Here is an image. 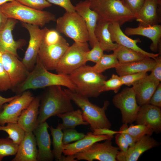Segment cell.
I'll return each instance as SVG.
<instances>
[{"label": "cell", "mask_w": 161, "mask_h": 161, "mask_svg": "<svg viewBox=\"0 0 161 161\" xmlns=\"http://www.w3.org/2000/svg\"><path fill=\"white\" fill-rule=\"evenodd\" d=\"M40 104V97H35L19 116L17 123L25 132H33L38 125V117Z\"/></svg>", "instance_id": "obj_26"}, {"label": "cell", "mask_w": 161, "mask_h": 161, "mask_svg": "<svg viewBox=\"0 0 161 161\" xmlns=\"http://www.w3.org/2000/svg\"><path fill=\"white\" fill-rule=\"evenodd\" d=\"M51 4L58 6L65 9L66 12L75 11V6L73 5L71 0H47Z\"/></svg>", "instance_id": "obj_43"}, {"label": "cell", "mask_w": 161, "mask_h": 161, "mask_svg": "<svg viewBox=\"0 0 161 161\" xmlns=\"http://www.w3.org/2000/svg\"><path fill=\"white\" fill-rule=\"evenodd\" d=\"M113 52V54L120 64L141 60L148 57L132 49L119 44Z\"/></svg>", "instance_id": "obj_30"}, {"label": "cell", "mask_w": 161, "mask_h": 161, "mask_svg": "<svg viewBox=\"0 0 161 161\" xmlns=\"http://www.w3.org/2000/svg\"><path fill=\"white\" fill-rule=\"evenodd\" d=\"M90 5V1L85 0L76 4L75 8V11L83 18L89 33V41L92 47L98 42L95 31L98 21V17L96 12L91 8Z\"/></svg>", "instance_id": "obj_21"}, {"label": "cell", "mask_w": 161, "mask_h": 161, "mask_svg": "<svg viewBox=\"0 0 161 161\" xmlns=\"http://www.w3.org/2000/svg\"><path fill=\"white\" fill-rule=\"evenodd\" d=\"M0 60L9 77L13 90L25 80L30 71L18 57L13 54L0 53Z\"/></svg>", "instance_id": "obj_14"}, {"label": "cell", "mask_w": 161, "mask_h": 161, "mask_svg": "<svg viewBox=\"0 0 161 161\" xmlns=\"http://www.w3.org/2000/svg\"><path fill=\"white\" fill-rule=\"evenodd\" d=\"M112 102L120 110L123 123L131 124L135 121L140 106L137 103L132 87L126 88L117 93L114 96Z\"/></svg>", "instance_id": "obj_10"}, {"label": "cell", "mask_w": 161, "mask_h": 161, "mask_svg": "<svg viewBox=\"0 0 161 161\" xmlns=\"http://www.w3.org/2000/svg\"><path fill=\"white\" fill-rule=\"evenodd\" d=\"M12 88L9 77L0 60V92L5 91Z\"/></svg>", "instance_id": "obj_41"}, {"label": "cell", "mask_w": 161, "mask_h": 161, "mask_svg": "<svg viewBox=\"0 0 161 161\" xmlns=\"http://www.w3.org/2000/svg\"><path fill=\"white\" fill-rule=\"evenodd\" d=\"M160 143L151 135H146L137 141L132 147H129L126 152L119 151L117 161H137L145 151L157 147Z\"/></svg>", "instance_id": "obj_16"}, {"label": "cell", "mask_w": 161, "mask_h": 161, "mask_svg": "<svg viewBox=\"0 0 161 161\" xmlns=\"http://www.w3.org/2000/svg\"><path fill=\"white\" fill-rule=\"evenodd\" d=\"M123 4L135 15L143 5L145 0H120Z\"/></svg>", "instance_id": "obj_42"}, {"label": "cell", "mask_w": 161, "mask_h": 161, "mask_svg": "<svg viewBox=\"0 0 161 161\" xmlns=\"http://www.w3.org/2000/svg\"><path fill=\"white\" fill-rule=\"evenodd\" d=\"M147 75V72H143L123 75L120 77L123 85L130 86Z\"/></svg>", "instance_id": "obj_40"}, {"label": "cell", "mask_w": 161, "mask_h": 161, "mask_svg": "<svg viewBox=\"0 0 161 161\" xmlns=\"http://www.w3.org/2000/svg\"><path fill=\"white\" fill-rule=\"evenodd\" d=\"M0 7L8 18L41 27L51 21L56 20L55 16L50 12L33 9L15 0L6 3Z\"/></svg>", "instance_id": "obj_6"}, {"label": "cell", "mask_w": 161, "mask_h": 161, "mask_svg": "<svg viewBox=\"0 0 161 161\" xmlns=\"http://www.w3.org/2000/svg\"><path fill=\"white\" fill-rule=\"evenodd\" d=\"M17 22V20L8 18L5 27L0 31V53H8L18 57L17 50L25 45L24 40L15 41L12 32Z\"/></svg>", "instance_id": "obj_19"}, {"label": "cell", "mask_w": 161, "mask_h": 161, "mask_svg": "<svg viewBox=\"0 0 161 161\" xmlns=\"http://www.w3.org/2000/svg\"><path fill=\"white\" fill-rule=\"evenodd\" d=\"M69 76L76 87L75 92L89 97L96 98L102 92L104 81L107 77L95 71L92 66L86 64Z\"/></svg>", "instance_id": "obj_5"}, {"label": "cell", "mask_w": 161, "mask_h": 161, "mask_svg": "<svg viewBox=\"0 0 161 161\" xmlns=\"http://www.w3.org/2000/svg\"><path fill=\"white\" fill-rule=\"evenodd\" d=\"M6 132L8 137L19 145L23 140L25 131L17 123H8L6 125L0 126V131Z\"/></svg>", "instance_id": "obj_32"}, {"label": "cell", "mask_w": 161, "mask_h": 161, "mask_svg": "<svg viewBox=\"0 0 161 161\" xmlns=\"http://www.w3.org/2000/svg\"><path fill=\"white\" fill-rule=\"evenodd\" d=\"M56 30L75 42H88L89 35L85 23L75 11L66 12L56 20Z\"/></svg>", "instance_id": "obj_8"}, {"label": "cell", "mask_w": 161, "mask_h": 161, "mask_svg": "<svg viewBox=\"0 0 161 161\" xmlns=\"http://www.w3.org/2000/svg\"><path fill=\"white\" fill-rule=\"evenodd\" d=\"M160 82L147 75L133 85L136 100L140 106L148 104L149 101Z\"/></svg>", "instance_id": "obj_22"}, {"label": "cell", "mask_w": 161, "mask_h": 161, "mask_svg": "<svg viewBox=\"0 0 161 161\" xmlns=\"http://www.w3.org/2000/svg\"><path fill=\"white\" fill-rule=\"evenodd\" d=\"M88 42H75L69 46L58 62L55 70L57 73L69 75L85 65L86 52L89 50Z\"/></svg>", "instance_id": "obj_9"}, {"label": "cell", "mask_w": 161, "mask_h": 161, "mask_svg": "<svg viewBox=\"0 0 161 161\" xmlns=\"http://www.w3.org/2000/svg\"><path fill=\"white\" fill-rule=\"evenodd\" d=\"M14 0H0V6L6 3L11 2Z\"/></svg>", "instance_id": "obj_51"}, {"label": "cell", "mask_w": 161, "mask_h": 161, "mask_svg": "<svg viewBox=\"0 0 161 161\" xmlns=\"http://www.w3.org/2000/svg\"><path fill=\"white\" fill-rule=\"evenodd\" d=\"M114 136L97 135L91 132H89L82 138L72 143L63 146V153L65 155H72L83 151L88 148L94 143L99 142L111 140Z\"/></svg>", "instance_id": "obj_25"}, {"label": "cell", "mask_w": 161, "mask_h": 161, "mask_svg": "<svg viewBox=\"0 0 161 161\" xmlns=\"http://www.w3.org/2000/svg\"><path fill=\"white\" fill-rule=\"evenodd\" d=\"M64 89L71 100L80 109L83 120L90 125L91 130L111 128V124L105 113L109 104L108 101H105L100 107L92 103L86 96L68 89Z\"/></svg>", "instance_id": "obj_4"}, {"label": "cell", "mask_w": 161, "mask_h": 161, "mask_svg": "<svg viewBox=\"0 0 161 161\" xmlns=\"http://www.w3.org/2000/svg\"><path fill=\"white\" fill-rule=\"evenodd\" d=\"M156 61L152 58L147 57L144 59L130 63L120 64L115 68L120 76L140 72L151 71Z\"/></svg>", "instance_id": "obj_27"}, {"label": "cell", "mask_w": 161, "mask_h": 161, "mask_svg": "<svg viewBox=\"0 0 161 161\" xmlns=\"http://www.w3.org/2000/svg\"><path fill=\"white\" fill-rule=\"evenodd\" d=\"M127 131L136 142L145 135L151 136L154 132L153 130L150 128L140 124L131 125L128 127Z\"/></svg>", "instance_id": "obj_35"}, {"label": "cell", "mask_w": 161, "mask_h": 161, "mask_svg": "<svg viewBox=\"0 0 161 161\" xmlns=\"http://www.w3.org/2000/svg\"><path fill=\"white\" fill-rule=\"evenodd\" d=\"M111 140L101 143L96 142L84 151L73 155L77 160L116 161L119 148L112 145Z\"/></svg>", "instance_id": "obj_11"}, {"label": "cell", "mask_w": 161, "mask_h": 161, "mask_svg": "<svg viewBox=\"0 0 161 161\" xmlns=\"http://www.w3.org/2000/svg\"><path fill=\"white\" fill-rule=\"evenodd\" d=\"M21 24L30 35L29 44L22 61L30 72L36 63L39 48L47 28L41 29L38 25L22 22Z\"/></svg>", "instance_id": "obj_13"}, {"label": "cell", "mask_w": 161, "mask_h": 161, "mask_svg": "<svg viewBox=\"0 0 161 161\" xmlns=\"http://www.w3.org/2000/svg\"><path fill=\"white\" fill-rule=\"evenodd\" d=\"M124 33L127 36L140 35L146 37L152 41L150 49L154 52L161 50V25L160 24L144 27L139 25L135 28H126Z\"/></svg>", "instance_id": "obj_24"}, {"label": "cell", "mask_w": 161, "mask_h": 161, "mask_svg": "<svg viewBox=\"0 0 161 161\" xmlns=\"http://www.w3.org/2000/svg\"><path fill=\"white\" fill-rule=\"evenodd\" d=\"M92 133L97 135H106L113 136L114 135L120 133L119 131H115L107 128H99L94 129Z\"/></svg>", "instance_id": "obj_48"}, {"label": "cell", "mask_w": 161, "mask_h": 161, "mask_svg": "<svg viewBox=\"0 0 161 161\" xmlns=\"http://www.w3.org/2000/svg\"><path fill=\"white\" fill-rule=\"evenodd\" d=\"M69 46L65 39L56 29H47L41 43L38 57L47 70H55Z\"/></svg>", "instance_id": "obj_3"}, {"label": "cell", "mask_w": 161, "mask_h": 161, "mask_svg": "<svg viewBox=\"0 0 161 161\" xmlns=\"http://www.w3.org/2000/svg\"><path fill=\"white\" fill-rule=\"evenodd\" d=\"M118 60L113 54H104L95 64L92 66L93 69L97 72L102 73L106 70L115 68L119 64Z\"/></svg>", "instance_id": "obj_33"}, {"label": "cell", "mask_w": 161, "mask_h": 161, "mask_svg": "<svg viewBox=\"0 0 161 161\" xmlns=\"http://www.w3.org/2000/svg\"><path fill=\"white\" fill-rule=\"evenodd\" d=\"M61 86L47 87L40 97L38 124L52 116L74 110L70 97Z\"/></svg>", "instance_id": "obj_2"}, {"label": "cell", "mask_w": 161, "mask_h": 161, "mask_svg": "<svg viewBox=\"0 0 161 161\" xmlns=\"http://www.w3.org/2000/svg\"><path fill=\"white\" fill-rule=\"evenodd\" d=\"M8 19L7 16L2 11L0 6V31L5 27Z\"/></svg>", "instance_id": "obj_49"}, {"label": "cell", "mask_w": 161, "mask_h": 161, "mask_svg": "<svg viewBox=\"0 0 161 161\" xmlns=\"http://www.w3.org/2000/svg\"><path fill=\"white\" fill-rule=\"evenodd\" d=\"M32 132H25L18 145L17 152L12 161H37L38 149Z\"/></svg>", "instance_id": "obj_23"}, {"label": "cell", "mask_w": 161, "mask_h": 161, "mask_svg": "<svg viewBox=\"0 0 161 161\" xmlns=\"http://www.w3.org/2000/svg\"><path fill=\"white\" fill-rule=\"evenodd\" d=\"M29 90H26L16 98L5 103L0 112V126L8 123H17L22 111L29 106L34 98Z\"/></svg>", "instance_id": "obj_12"}, {"label": "cell", "mask_w": 161, "mask_h": 161, "mask_svg": "<svg viewBox=\"0 0 161 161\" xmlns=\"http://www.w3.org/2000/svg\"><path fill=\"white\" fill-rule=\"evenodd\" d=\"M161 4L157 0H145L136 15L135 19L139 25L146 27L159 24L161 21Z\"/></svg>", "instance_id": "obj_20"}, {"label": "cell", "mask_w": 161, "mask_h": 161, "mask_svg": "<svg viewBox=\"0 0 161 161\" xmlns=\"http://www.w3.org/2000/svg\"><path fill=\"white\" fill-rule=\"evenodd\" d=\"M157 1L159 3H161V0H157Z\"/></svg>", "instance_id": "obj_52"}, {"label": "cell", "mask_w": 161, "mask_h": 161, "mask_svg": "<svg viewBox=\"0 0 161 161\" xmlns=\"http://www.w3.org/2000/svg\"><path fill=\"white\" fill-rule=\"evenodd\" d=\"M63 143L64 145L77 141L83 138L85 134L79 132L74 129H68L63 130Z\"/></svg>", "instance_id": "obj_37"}, {"label": "cell", "mask_w": 161, "mask_h": 161, "mask_svg": "<svg viewBox=\"0 0 161 161\" xmlns=\"http://www.w3.org/2000/svg\"><path fill=\"white\" fill-rule=\"evenodd\" d=\"M115 141L120 151L126 152L129 147V145L123 135L120 133L116 134Z\"/></svg>", "instance_id": "obj_47"}, {"label": "cell", "mask_w": 161, "mask_h": 161, "mask_svg": "<svg viewBox=\"0 0 161 161\" xmlns=\"http://www.w3.org/2000/svg\"><path fill=\"white\" fill-rule=\"evenodd\" d=\"M45 121L38 124L32 132L38 147L37 161H52L54 158L51 149V141Z\"/></svg>", "instance_id": "obj_15"}, {"label": "cell", "mask_w": 161, "mask_h": 161, "mask_svg": "<svg viewBox=\"0 0 161 161\" xmlns=\"http://www.w3.org/2000/svg\"><path fill=\"white\" fill-rule=\"evenodd\" d=\"M21 4L34 9L42 10L51 6L52 4L47 0H15Z\"/></svg>", "instance_id": "obj_39"}, {"label": "cell", "mask_w": 161, "mask_h": 161, "mask_svg": "<svg viewBox=\"0 0 161 161\" xmlns=\"http://www.w3.org/2000/svg\"><path fill=\"white\" fill-rule=\"evenodd\" d=\"M85 54L86 62L92 61L95 63L98 61L103 55L104 51L100 47L98 42L95 44Z\"/></svg>", "instance_id": "obj_38"}, {"label": "cell", "mask_w": 161, "mask_h": 161, "mask_svg": "<svg viewBox=\"0 0 161 161\" xmlns=\"http://www.w3.org/2000/svg\"><path fill=\"white\" fill-rule=\"evenodd\" d=\"M18 145L8 137L0 138V161L5 157L15 155Z\"/></svg>", "instance_id": "obj_34"}, {"label": "cell", "mask_w": 161, "mask_h": 161, "mask_svg": "<svg viewBox=\"0 0 161 161\" xmlns=\"http://www.w3.org/2000/svg\"><path fill=\"white\" fill-rule=\"evenodd\" d=\"M90 2L91 8L97 15L98 21L117 23L121 26L135 19L136 15L119 0H97Z\"/></svg>", "instance_id": "obj_7"}, {"label": "cell", "mask_w": 161, "mask_h": 161, "mask_svg": "<svg viewBox=\"0 0 161 161\" xmlns=\"http://www.w3.org/2000/svg\"><path fill=\"white\" fill-rule=\"evenodd\" d=\"M156 63L150 75L160 82L161 80V56L160 55L155 59Z\"/></svg>", "instance_id": "obj_45"}, {"label": "cell", "mask_w": 161, "mask_h": 161, "mask_svg": "<svg viewBox=\"0 0 161 161\" xmlns=\"http://www.w3.org/2000/svg\"><path fill=\"white\" fill-rule=\"evenodd\" d=\"M53 86H65L74 91L76 89L69 75L54 74L49 72L37 57L35 66L30 72L27 78L13 91L19 95L30 89H36Z\"/></svg>", "instance_id": "obj_1"}, {"label": "cell", "mask_w": 161, "mask_h": 161, "mask_svg": "<svg viewBox=\"0 0 161 161\" xmlns=\"http://www.w3.org/2000/svg\"><path fill=\"white\" fill-rule=\"evenodd\" d=\"M148 104L160 108L161 107V83L159 84L152 95Z\"/></svg>", "instance_id": "obj_44"}, {"label": "cell", "mask_w": 161, "mask_h": 161, "mask_svg": "<svg viewBox=\"0 0 161 161\" xmlns=\"http://www.w3.org/2000/svg\"><path fill=\"white\" fill-rule=\"evenodd\" d=\"M123 85L120 76L113 74L110 79L104 81L102 88V92L112 90L117 93Z\"/></svg>", "instance_id": "obj_36"}, {"label": "cell", "mask_w": 161, "mask_h": 161, "mask_svg": "<svg viewBox=\"0 0 161 161\" xmlns=\"http://www.w3.org/2000/svg\"><path fill=\"white\" fill-rule=\"evenodd\" d=\"M135 121L137 124L144 125L150 128L156 134L160 133V108L149 104L140 106Z\"/></svg>", "instance_id": "obj_18"}, {"label": "cell", "mask_w": 161, "mask_h": 161, "mask_svg": "<svg viewBox=\"0 0 161 161\" xmlns=\"http://www.w3.org/2000/svg\"><path fill=\"white\" fill-rule=\"evenodd\" d=\"M90 2H92V1H96L97 0H89Z\"/></svg>", "instance_id": "obj_53"}, {"label": "cell", "mask_w": 161, "mask_h": 161, "mask_svg": "<svg viewBox=\"0 0 161 161\" xmlns=\"http://www.w3.org/2000/svg\"><path fill=\"white\" fill-rule=\"evenodd\" d=\"M108 28L113 42H115L118 44L130 49L147 57L155 60L160 55L159 53L154 54L149 52L139 47L137 44L141 42L140 39L137 38L134 40L129 38L123 32L120 28V26L118 23L110 24Z\"/></svg>", "instance_id": "obj_17"}, {"label": "cell", "mask_w": 161, "mask_h": 161, "mask_svg": "<svg viewBox=\"0 0 161 161\" xmlns=\"http://www.w3.org/2000/svg\"><path fill=\"white\" fill-rule=\"evenodd\" d=\"M52 138L53 149L52 151L54 158L56 161H61L63 152V132L61 129L57 126L55 128L52 126L49 127Z\"/></svg>", "instance_id": "obj_31"}, {"label": "cell", "mask_w": 161, "mask_h": 161, "mask_svg": "<svg viewBox=\"0 0 161 161\" xmlns=\"http://www.w3.org/2000/svg\"><path fill=\"white\" fill-rule=\"evenodd\" d=\"M18 95L10 97H4L0 95V112L2 110L4 105L8 103L18 96Z\"/></svg>", "instance_id": "obj_50"}, {"label": "cell", "mask_w": 161, "mask_h": 161, "mask_svg": "<svg viewBox=\"0 0 161 161\" xmlns=\"http://www.w3.org/2000/svg\"><path fill=\"white\" fill-rule=\"evenodd\" d=\"M57 116L62 120V123H59L57 126L63 131L68 129H75L79 125H89L84 120L82 111L80 109L59 114Z\"/></svg>", "instance_id": "obj_29"}, {"label": "cell", "mask_w": 161, "mask_h": 161, "mask_svg": "<svg viewBox=\"0 0 161 161\" xmlns=\"http://www.w3.org/2000/svg\"><path fill=\"white\" fill-rule=\"evenodd\" d=\"M109 24L98 21L95 31V37L101 48L104 51H113L118 44L112 41L109 30Z\"/></svg>", "instance_id": "obj_28"}, {"label": "cell", "mask_w": 161, "mask_h": 161, "mask_svg": "<svg viewBox=\"0 0 161 161\" xmlns=\"http://www.w3.org/2000/svg\"><path fill=\"white\" fill-rule=\"evenodd\" d=\"M128 127L127 124L123 123L120 129L119 133L123 137L128 143L129 147H132L134 145L136 142L128 133L127 131Z\"/></svg>", "instance_id": "obj_46"}, {"label": "cell", "mask_w": 161, "mask_h": 161, "mask_svg": "<svg viewBox=\"0 0 161 161\" xmlns=\"http://www.w3.org/2000/svg\"><path fill=\"white\" fill-rule=\"evenodd\" d=\"M119 0L120 1V0Z\"/></svg>", "instance_id": "obj_54"}]
</instances>
